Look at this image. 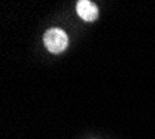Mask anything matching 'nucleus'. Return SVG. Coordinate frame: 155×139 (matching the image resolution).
Masks as SVG:
<instances>
[{
    "label": "nucleus",
    "instance_id": "obj_1",
    "mask_svg": "<svg viewBox=\"0 0 155 139\" xmlns=\"http://www.w3.org/2000/svg\"><path fill=\"white\" fill-rule=\"evenodd\" d=\"M43 43L46 49L53 54L64 52L69 46V38L67 33L60 28H51L48 29L43 35Z\"/></svg>",
    "mask_w": 155,
    "mask_h": 139
},
{
    "label": "nucleus",
    "instance_id": "obj_2",
    "mask_svg": "<svg viewBox=\"0 0 155 139\" xmlns=\"http://www.w3.org/2000/svg\"><path fill=\"white\" fill-rule=\"evenodd\" d=\"M77 14L83 18L87 22H92L95 21L99 15V10L98 6L90 0H80L77 2Z\"/></svg>",
    "mask_w": 155,
    "mask_h": 139
}]
</instances>
